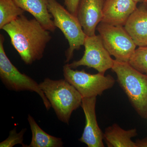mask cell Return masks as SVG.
<instances>
[{
  "instance_id": "cell-22",
  "label": "cell",
  "mask_w": 147,
  "mask_h": 147,
  "mask_svg": "<svg viewBox=\"0 0 147 147\" xmlns=\"http://www.w3.org/2000/svg\"><path fill=\"white\" fill-rule=\"evenodd\" d=\"M143 3H145L147 5V0H144Z\"/></svg>"
},
{
  "instance_id": "cell-1",
  "label": "cell",
  "mask_w": 147,
  "mask_h": 147,
  "mask_svg": "<svg viewBox=\"0 0 147 147\" xmlns=\"http://www.w3.org/2000/svg\"><path fill=\"white\" fill-rule=\"evenodd\" d=\"M2 30L9 36L12 46L27 65L42 59L47 43L52 38L50 31L35 18L29 19L24 14Z\"/></svg>"
},
{
  "instance_id": "cell-16",
  "label": "cell",
  "mask_w": 147,
  "mask_h": 147,
  "mask_svg": "<svg viewBox=\"0 0 147 147\" xmlns=\"http://www.w3.org/2000/svg\"><path fill=\"white\" fill-rule=\"evenodd\" d=\"M24 11L13 0H0V29L24 14Z\"/></svg>"
},
{
  "instance_id": "cell-20",
  "label": "cell",
  "mask_w": 147,
  "mask_h": 147,
  "mask_svg": "<svg viewBox=\"0 0 147 147\" xmlns=\"http://www.w3.org/2000/svg\"><path fill=\"white\" fill-rule=\"evenodd\" d=\"M137 147H147V138L136 141Z\"/></svg>"
},
{
  "instance_id": "cell-12",
  "label": "cell",
  "mask_w": 147,
  "mask_h": 147,
  "mask_svg": "<svg viewBox=\"0 0 147 147\" xmlns=\"http://www.w3.org/2000/svg\"><path fill=\"white\" fill-rule=\"evenodd\" d=\"M124 28L137 46H147V5L143 3L129 17Z\"/></svg>"
},
{
  "instance_id": "cell-10",
  "label": "cell",
  "mask_w": 147,
  "mask_h": 147,
  "mask_svg": "<svg viewBox=\"0 0 147 147\" xmlns=\"http://www.w3.org/2000/svg\"><path fill=\"white\" fill-rule=\"evenodd\" d=\"M105 0H80L76 17L87 36L95 35L101 22Z\"/></svg>"
},
{
  "instance_id": "cell-17",
  "label": "cell",
  "mask_w": 147,
  "mask_h": 147,
  "mask_svg": "<svg viewBox=\"0 0 147 147\" xmlns=\"http://www.w3.org/2000/svg\"><path fill=\"white\" fill-rule=\"evenodd\" d=\"M128 63L138 71L147 75V46L136 49Z\"/></svg>"
},
{
  "instance_id": "cell-8",
  "label": "cell",
  "mask_w": 147,
  "mask_h": 147,
  "mask_svg": "<svg viewBox=\"0 0 147 147\" xmlns=\"http://www.w3.org/2000/svg\"><path fill=\"white\" fill-rule=\"evenodd\" d=\"M84 45V56L79 60L69 64L71 68L74 69L85 66L94 69L99 73L104 74L106 71L112 68L114 60L105 48L100 35L86 36Z\"/></svg>"
},
{
  "instance_id": "cell-21",
  "label": "cell",
  "mask_w": 147,
  "mask_h": 147,
  "mask_svg": "<svg viewBox=\"0 0 147 147\" xmlns=\"http://www.w3.org/2000/svg\"><path fill=\"white\" fill-rule=\"evenodd\" d=\"M134 1H136V2L138 3L139 2H143L144 0H134Z\"/></svg>"
},
{
  "instance_id": "cell-11",
  "label": "cell",
  "mask_w": 147,
  "mask_h": 147,
  "mask_svg": "<svg viewBox=\"0 0 147 147\" xmlns=\"http://www.w3.org/2000/svg\"><path fill=\"white\" fill-rule=\"evenodd\" d=\"M134 0H105L101 22L124 26L127 19L137 8Z\"/></svg>"
},
{
  "instance_id": "cell-5",
  "label": "cell",
  "mask_w": 147,
  "mask_h": 147,
  "mask_svg": "<svg viewBox=\"0 0 147 147\" xmlns=\"http://www.w3.org/2000/svg\"><path fill=\"white\" fill-rule=\"evenodd\" d=\"M4 40L3 35L0 34V78L1 82L10 90L35 92L41 98L46 109L50 110L51 104L39 84L30 76L21 73L7 56L4 48Z\"/></svg>"
},
{
  "instance_id": "cell-6",
  "label": "cell",
  "mask_w": 147,
  "mask_h": 147,
  "mask_svg": "<svg viewBox=\"0 0 147 147\" xmlns=\"http://www.w3.org/2000/svg\"><path fill=\"white\" fill-rule=\"evenodd\" d=\"M65 79L71 84L84 98L96 97L106 90L111 88L115 84V79L110 75L104 74H91L83 69L74 70L68 63L63 67Z\"/></svg>"
},
{
  "instance_id": "cell-18",
  "label": "cell",
  "mask_w": 147,
  "mask_h": 147,
  "mask_svg": "<svg viewBox=\"0 0 147 147\" xmlns=\"http://www.w3.org/2000/svg\"><path fill=\"white\" fill-rule=\"evenodd\" d=\"M26 128L22 129L20 132L17 133L16 127H14L9 131V135L5 140L0 143L1 147H12L17 144L22 145V147H26L27 145L23 143L24 136L26 131Z\"/></svg>"
},
{
  "instance_id": "cell-13",
  "label": "cell",
  "mask_w": 147,
  "mask_h": 147,
  "mask_svg": "<svg viewBox=\"0 0 147 147\" xmlns=\"http://www.w3.org/2000/svg\"><path fill=\"white\" fill-rule=\"evenodd\" d=\"M19 7L32 14L47 30H56L53 16L47 8V0H13Z\"/></svg>"
},
{
  "instance_id": "cell-9",
  "label": "cell",
  "mask_w": 147,
  "mask_h": 147,
  "mask_svg": "<svg viewBox=\"0 0 147 147\" xmlns=\"http://www.w3.org/2000/svg\"><path fill=\"white\" fill-rule=\"evenodd\" d=\"M96 97L84 98L82 106L86 117V125L79 141L88 147H104L103 134L98 126L96 115Z\"/></svg>"
},
{
  "instance_id": "cell-15",
  "label": "cell",
  "mask_w": 147,
  "mask_h": 147,
  "mask_svg": "<svg viewBox=\"0 0 147 147\" xmlns=\"http://www.w3.org/2000/svg\"><path fill=\"white\" fill-rule=\"evenodd\" d=\"M28 121L32 133L30 144L26 147H61L63 143L60 138L47 134L40 127L34 119L28 115Z\"/></svg>"
},
{
  "instance_id": "cell-7",
  "label": "cell",
  "mask_w": 147,
  "mask_h": 147,
  "mask_svg": "<svg viewBox=\"0 0 147 147\" xmlns=\"http://www.w3.org/2000/svg\"><path fill=\"white\" fill-rule=\"evenodd\" d=\"M96 30L103 45L116 60L128 62L136 49L137 45L124 27L115 26L100 22Z\"/></svg>"
},
{
  "instance_id": "cell-14",
  "label": "cell",
  "mask_w": 147,
  "mask_h": 147,
  "mask_svg": "<svg viewBox=\"0 0 147 147\" xmlns=\"http://www.w3.org/2000/svg\"><path fill=\"white\" fill-rule=\"evenodd\" d=\"M137 135L136 129L124 130L115 124L106 129L103 139L109 147H137L136 142L131 140Z\"/></svg>"
},
{
  "instance_id": "cell-4",
  "label": "cell",
  "mask_w": 147,
  "mask_h": 147,
  "mask_svg": "<svg viewBox=\"0 0 147 147\" xmlns=\"http://www.w3.org/2000/svg\"><path fill=\"white\" fill-rule=\"evenodd\" d=\"M47 8L54 18L56 28L60 29L68 41L69 47L65 53V63L73 57L74 53L84 45L86 35L76 16L56 0H47Z\"/></svg>"
},
{
  "instance_id": "cell-19",
  "label": "cell",
  "mask_w": 147,
  "mask_h": 147,
  "mask_svg": "<svg viewBox=\"0 0 147 147\" xmlns=\"http://www.w3.org/2000/svg\"><path fill=\"white\" fill-rule=\"evenodd\" d=\"M80 1V0H64V5L67 9L76 16Z\"/></svg>"
},
{
  "instance_id": "cell-3",
  "label": "cell",
  "mask_w": 147,
  "mask_h": 147,
  "mask_svg": "<svg viewBox=\"0 0 147 147\" xmlns=\"http://www.w3.org/2000/svg\"><path fill=\"white\" fill-rule=\"evenodd\" d=\"M117 81L136 112L147 119V75L134 68L128 62L114 60L112 68Z\"/></svg>"
},
{
  "instance_id": "cell-2",
  "label": "cell",
  "mask_w": 147,
  "mask_h": 147,
  "mask_svg": "<svg viewBox=\"0 0 147 147\" xmlns=\"http://www.w3.org/2000/svg\"><path fill=\"white\" fill-rule=\"evenodd\" d=\"M58 119L68 124L71 114L82 105L83 97L65 79L46 78L39 84Z\"/></svg>"
}]
</instances>
